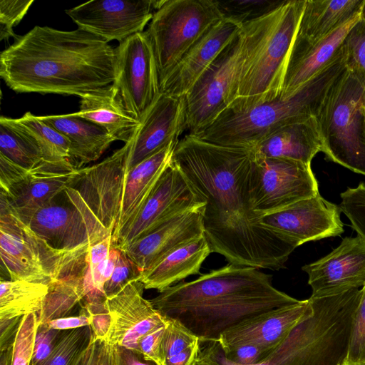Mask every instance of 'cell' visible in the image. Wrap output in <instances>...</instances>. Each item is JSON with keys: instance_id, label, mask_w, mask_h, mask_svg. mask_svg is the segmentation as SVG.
<instances>
[{"instance_id": "cell-1", "label": "cell", "mask_w": 365, "mask_h": 365, "mask_svg": "<svg viewBox=\"0 0 365 365\" xmlns=\"http://www.w3.org/2000/svg\"><path fill=\"white\" fill-rule=\"evenodd\" d=\"M252 149L224 146L187 134L172 163L206 201L204 235L212 252L235 265L279 270L297 246L265 228L252 209Z\"/></svg>"}, {"instance_id": "cell-2", "label": "cell", "mask_w": 365, "mask_h": 365, "mask_svg": "<svg viewBox=\"0 0 365 365\" xmlns=\"http://www.w3.org/2000/svg\"><path fill=\"white\" fill-rule=\"evenodd\" d=\"M0 76L17 93L75 95L113 83L115 51L81 29L34 26L0 54Z\"/></svg>"}, {"instance_id": "cell-3", "label": "cell", "mask_w": 365, "mask_h": 365, "mask_svg": "<svg viewBox=\"0 0 365 365\" xmlns=\"http://www.w3.org/2000/svg\"><path fill=\"white\" fill-rule=\"evenodd\" d=\"M150 302L162 316L180 324L201 343L218 341L234 327L299 300L276 289L272 275L229 263L195 280L174 284Z\"/></svg>"}, {"instance_id": "cell-4", "label": "cell", "mask_w": 365, "mask_h": 365, "mask_svg": "<svg viewBox=\"0 0 365 365\" xmlns=\"http://www.w3.org/2000/svg\"><path fill=\"white\" fill-rule=\"evenodd\" d=\"M305 3L285 0L271 12L242 24L243 61L237 98L229 106H252L282 96Z\"/></svg>"}, {"instance_id": "cell-5", "label": "cell", "mask_w": 365, "mask_h": 365, "mask_svg": "<svg viewBox=\"0 0 365 365\" xmlns=\"http://www.w3.org/2000/svg\"><path fill=\"white\" fill-rule=\"evenodd\" d=\"M346 68V48L327 67L289 96L247 106H228L194 135L218 145L252 149L279 127L316 115L329 91Z\"/></svg>"}, {"instance_id": "cell-6", "label": "cell", "mask_w": 365, "mask_h": 365, "mask_svg": "<svg viewBox=\"0 0 365 365\" xmlns=\"http://www.w3.org/2000/svg\"><path fill=\"white\" fill-rule=\"evenodd\" d=\"M88 252L51 247L19 217L0 192V255L10 279L48 285L61 278L82 276Z\"/></svg>"}, {"instance_id": "cell-7", "label": "cell", "mask_w": 365, "mask_h": 365, "mask_svg": "<svg viewBox=\"0 0 365 365\" xmlns=\"http://www.w3.org/2000/svg\"><path fill=\"white\" fill-rule=\"evenodd\" d=\"M328 160L365 175L364 88L346 65L317 114Z\"/></svg>"}, {"instance_id": "cell-8", "label": "cell", "mask_w": 365, "mask_h": 365, "mask_svg": "<svg viewBox=\"0 0 365 365\" xmlns=\"http://www.w3.org/2000/svg\"><path fill=\"white\" fill-rule=\"evenodd\" d=\"M130 141L103 161L75 169L63 194L80 212L89 230L91 244L112 237L123 198Z\"/></svg>"}, {"instance_id": "cell-9", "label": "cell", "mask_w": 365, "mask_h": 365, "mask_svg": "<svg viewBox=\"0 0 365 365\" xmlns=\"http://www.w3.org/2000/svg\"><path fill=\"white\" fill-rule=\"evenodd\" d=\"M215 0H165L146 33L157 63L160 84L187 52L223 19Z\"/></svg>"}, {"instance_id": "cell-10", "label": "cell", "mask_w": 365, "mask_h": 365, "mask_svg": "<svg viewBox=\"0 0 365 365\" xmlns=\"http://www.w3.org/2000/svg\"><path fill=\"white\" fill-rule=\"evenodd\" d=\"M243 47L241 29L184 96L189 134L203 130L236 99Z\"/></svg>"}, {"instance_id": "cell-11", "label": "cell", "mask_w": 365, "mask_h": 365, "mask_svg": "<svg viewBox=\"0 0 365 365\" xmlns=\"http://www.w3.org/2000/svg\"><path fill=\"white\" fill-rule=\"evenodd\" d=\"M249 192L252 209L259 216L319 192L311 165L284 158H255L254 155Z\"/></svg>"}, {"instance_id": "cell-12", "label": "cell", "mask_w": 365, "mask_h": 365, "mask_svg": "<svg viewBox=\"0 0 365 365\" xmlns=\"http://www.w3.org/2000/svg\"><path fill=\"white\" fill-rule=\"evenodd\" d=\"M205 205V200L171 160L135 214L113 235V247L123 250L173 217Z\"/></svg>"}, {"instance_id": "cell-13", "label": "cell", "mask_w": 365, "mask_h": 365, "mask_svg": "<svg viewBox=\"0 0 365 365\" xmlns=\"http://www.w3.org/2000/svg\"><path fill=\"white\" fill-rule=\"evenodd\" d=\"M115 79L128 112L139 122L160 94L155 56L146 31L135 34L115 48Z\"/></svg>"}, {"instance_id": "cell-14", "label": "cell", "mask_w": 365, "mask_h": 365, "mask_svg": "<svg viewBox=\"0 0 365 365\" xmlns=\"http://www.w3.org/2000/svg\"><path fill=\"white\" fill-rule=\"evenodd\" d=\"M165 0H92L66 11L79 29L109 42L143 32Z\"/></svg>"}, {"instance_id": "cell-15", "label": "cell", "mask_w": 365, "mask_h": 365, "mask_svg": "<svg viewBox=\"0 0 365 365\" xmlns=\"http://www.w3.org/2000/svg\"><path fill=\"white\" fill-rule=\"evenodd\" d=\"M341 212L339 205L329 202L319 192L261 216L260 223L298 247L310 241L341 235L344 231Z\"/></svg>"}, {"instance_id": "cell-16", "label": "cell", "mask_w": 365, "mask_h": 365, "mask_svg": "<svg viewBox=\"0 0 365 365\" xmlns=\"http://www.w3.org/2000/svg\"><path fill=\"white\" fill-rule=\"evenodd\" d=\"M329 340L309 317L303 318L265 360L255 365H330ZM197 365H237L227 360L218 341L200 343Z\"/></svg>"}, {"instance_id": "cell-17", "label": "cell", "mask_w": 365, "mask_h": 365, "mask_svg": "<svg viewBox=\"0 0 365 365\" xmlns=\"http://www.w3.org/2000/svg\"><path fill=\"white\" fill-rule=\"evenodd\" d=\"M186 130L184 96L160 93L148 109L140 125L130 140L125 172L153 155Z\"/></svg>"}, {"instance_id": "cell-18", "label": "cell", "mask_w": 365, "mask_h": 365, "mask_svg": "<svg viewBox=\"0 0 365 365\" xmlns=\"http://www.w3.org/2000/svg\"><path fill=\"white\" fill-rule=\"evenodd\" d=\"M312 296L320 297L359 289L365 284V240L344 237L327 255L305 264Z\"/></svg>"}, {"instance_id": "cell-19", "label": "cell", "mask_w": 365, "mask_h": 365, "mask_svg": "<svg viewBox=\"0 0 365 365\" xmlns=\"http://www.w3.org/2000/svg\"><path fill=\"white\" fill-rule=\"evenodd\" d=\"M143 284L134 279L118 292L106 297L112 324L106 341L139 351L138 342L146 334L163 325L166 319L143 296Z\"/></svg>"}, {"instance_id": "cell-20", "label": "cell", "mask_w": 365, "mask_h": 365, "mask_svg": "<svg viewBox=\"0 0 365 365\" xmlns=\"http://www.w3.org/2000/svg\"><path fill=\"white\" fill-rule=\"evenodd\" d=\"M205 207L173 217L120 250L140 273L148 270L174 250L204 235Z\"/></svg>"}, {"instance_id": "cell-21", "label": "cell", "mask_w": 365, "mask_h": 365, "mask_svg": "<svg viewBox=\"0 0 365 365\" xmlns=\"http://www.w3.org/2000/svg\"><path fill=\"white\" fill-rule=\"evenodd\" d=\"M242 24L223 18L187 52L160 84V93L184 96L222 51L240 34Z\"/></svg>"}, {"instance_id": "cell-22", "label": "cell", "mask_w": 365, "mask_h": 365, "mask_svg": "<svg viewBox=\"0 0 365 365\" xmlns=\"http://www.w3.org/2000/svg\"><path fill=\"white\" fill-rule=\"evenodd\" d=\"M362 11L325 37L312 43L294 41L281 96H289L331 63L343 51L344 41Z\"/></svg>"}, {"instance_id": "cell-23", "label": "cell", "mask_w": 365, "mask_h": 365, "mask_svg": "<svg viewBox=\"0 0 365 365\" xmlns=\"http://www.w3.org/2000/svg\"><path fill=\"white\" fill-rule=\"evenodd\" d=\"M56 197L23 222L51 247L66 252L88 251L91 239L80 212L68 201Z\"/></svg>"}, {"instance_id": "cell-24", "label": "cell", "mask_w": 365, "mask_h": 365, "mask_svg": "<svg viewBox=\"0 0 365 365\" xmlns=\"http://www.w3.org/2000/svg\"><path fill=\"white\" fill-rule=\"evenodd\" d=\"M312 311L309 299L259 315L224 333L218 340L222 349L252 344L274 349L292 329Z\"/></svg>"}, {"instance_id": "cell-25", "label": "cell", "mask_w": 365, "mask_h": 365, "mask_svg": "<svg viewBox=\"0 0 365 365\" xmlns=\"http://www.w3.org/2000/svg\"><path fill=\"white\" fill-rule=\"evenodd\" d=\"M254 157L284 158L311 165L324 150V143L316 115L296 120L274 130L252 148Z\"/></svg>"}, {"instance_id": "cell-26", "label": "cell", "mask_w": 365, "mask_h": 365, "mask_svg": "<svg viewBox=\"0 0 365 365\" xmlns=\"http://www.w3.org/2000/svg\"><path fill=\"white\" fill-rule=\"evenodd\" d=\"M74 170L43 168L31 170L16 183L1 189L0 192L23 221L61 194Z\"/></svg>"}, {"instance_id": "cell-27", "label": "cell", "mask_w": 365, "mask_h": 365, "mask_svg": "<svg viewBox=\"0 0 365 365\" xmlns=\"http://www.w3.org/2000/svg\"><path fill=\"white\" fill-rule=\"evenodd\" d=\"M78 116L104 128L115 140L129 142L140 122L126 109L123 99L113 84L81 97Z\"/></svg>"}, {"instance_id": "cell-28", "label": "cell", "mask_w": 365, "mask_h": 365, "mask_svg": "<svg viewBox=\"0 0 365 365\" xmlns=\"http://www.w3.org/2000/svg\"><path fill=\"white\" fill-rule=\"evenodd\" d=\"M68 140L75 169L98 160L115 140L102 127L76 113L39 116Z\"/></svg>"}, {"instance_id": "cell-29", "label": "cell", "mask_w": 365, "mask_h": 365, "mask_svg": "<svg viewBox=\"0 0 365 365\" xmlns=\"http://www.w3.org/2000/svg\"><path fill=\"white\" fill-rule=\"evenodd\" d=\"M178 142H172L125 172L120 216L113 235L121 229L145 201L161 175L171 163Z\"/></svg>"}, {"instance_id": "cell-30", "label": "cell", "mask_w": 365, "mask_h": 365, "mask_svg": "<svg viewBox=\"0 0 365 365\" xmlns=\"http://www.w3.org/2000/svg\"><path fill=\"white\" fill-rule=\"evenodd\" d=\"M212 253L205 236L174 250L153 267L141 273L145 289L164 291L190 275L200 273L205 259Z\"/></svg>"}, {"instance_id": "cell-31", "label": "cell", "mask_w": 365, "mask_h": 365, "mask_svg": "<svg viewBox=\"0 0 365 365\" xmlns=\"http://www.w3.org/2000/svg\"><path fill=\"white\" fill-rule=\"evenodd\" d=\"M364 4L365 0H306L294 41H319L361 13Z\"/></svg>"}, {"instance_id": "cell-32", "label": "cell", "mask_w": 365, "mask_h": 365, "mask_svg": "<svg viewBox=\"0 0 365 365\" xmlns=\"http://www.w3.org/2000/svg\"><path fill=\"white\" fill-rule=\"evenodd\" d=\"M0 153L14 163L29 170L43 168L66 169L46 161L35 139L16 119L0 118Z\"/></svg>"}, {"instance_id": "cell-33", "label": "cell", "mask_w": 365, "mask_h": 365, "mask_svg": "<svg viewBox=\"0 0 365 365\" xmlns=\"http://www.w3.org/2000/svg\"><path fill=\"white\" fill-rule=\"evenodd\" d=\"M48 286L26 280H4L0 282V319L23 317L38 313Z\"/></svg>"}, {"instance_id": "cell-34", "label": "cell", "mask_w": 365, "mask_h": 365, "mask_svg": "<svg viewBox=\"0 0 365 365\" xmlns=\"http://www.w3.org/2000/svg\"><path fill=\"white\" fill-rule=\"evenodd\" d=\"M48 286V293L36 313L37 324L72 316L74 308L85 297L83 276L61 278Z\"/></svg>"}, {"instance_id": "cell-35", "label": "cell", "mask_w": 365, "mask_h": 365, "mask_svg": "<svg viewBox=\"0 0 365 365\" xmlns=\"http://www.w3.org/2000/svg\"><path fill=\"white\" fill-rule=\"evenodd\" d=\"M16 120L35 139L47 163L75 169L71 162L70 144L64 135L31 112Z\"/></svg>"}, {"instance_id": "cell-36", "label": "cell", "mask_w": 365, "mask_h": 365, "mask_svg": "<svg viewBox=\"0 0 365 365\" xmlns=\"http://www.w3.org/2000/svg\"><path fill=\"white\" fill-rule=\"evenodd\" d=\"M92 337L91 326L63 330L51 354L39 365H77Z\"/></svg>"}, {"instance_id": "cell-37", "label": "cell", "mask_w": 365, "mask_h": 365, "mask_svg": "<svg viewBox=\"0 0 365 365\" xmlns=\"http://www.w3.org/2000/svg\"><path fill=\"white\" fill-rule=\"evenodd\" d=\"M112 247V237L90 245L83 277L85 296L93 293L104 294L105 273Z\"/></svg>"}, {"instance_id": "cell-38", "label": "cell", "mask_w": 365, "mask_h": 365, "mask_svg": "<svg viewBox=\"0 0 365 365\" xmlns=\"http://www.w3.org/2000/svg\"><path fill=\"white\" fill-rule=\"evenodd\" d=\"M283 1V0L216 1L224 18L235 20L242 24L271 12Z\"/></svg>"}, {"instance_id": "cell-39", "label": "cell", "mask_w": 365, "mask_h": 365, "mask_svg": "<svg viewBox=\"0 0 365 365\" xmlns=\"http://www.w3.org/2000/svg\"><path fill=\"white\" fill-rule=\"evenodd\" d=\"M344 45L346 65L360 78L364 88L365 136V21L360 19L348 34Z\"/></svg>"}, {"instance_id": "cell-40", "label": "cell", "mask_w": 365, "mask_h": 365, "mask_svg": "<svg viewBox=\"0 0 365 365\" xmlns=\"http://www.w3.org/2000/svg\"><path fill=\"white\" fill-rule=\"evenodd\" d=\"M37 314L23 316L14 338L12 349L11 365H30L33 356Z\"/></svg>"}, {"instance_id": "cell-41", "label": "cell", "mask_w": 365, "mask_h": 365, "mask_svg": "<svg viewBox=\"0 0 365 365\" xmlns=\"http://www.w3.org/2000/svg\"><path fill=\"white\" fill-rule=\"evenodd\" d=\"M340 197L341 212L348 217L357 235L365 240V183L347 187Z\"/></svg>"}, {"instance_id": "cell-42", "label": "cell", "mask_w": 365, "mask_h": 365, "mask_svg": "<svg viewBox=\"0 0 365 365\" xmlns=\"http://www.w3.org/2000/svg\"><path fill=\"white\" fill-rule=\"evenodd\" d=\"M199 342V339L180 324L166 319L165 328L160 345L161 364L163 365L166 359Z\"/></svg>"}, {"instance_id": "cell-43", "label": "cell", "mask_w": 365, "mask_h": 365, "mask_svg": "<svg viewBox=\"0 0 365 365\" xmlns=\"http://www.w3.org/2000/svg\"><path fill=\"white\" fill-rule=\"evenodd\" d=\"M80 306L86 309L89 316L90 326L94 337L106 340L112 324L106 297L103 294L87 295L83 299Z\"/></svg>"}, {"instance_id": "cell-44", "label": "cell", "mask_w": 365, "mask_h": 365, "mask_svg": "<svg viewBox=\"0 0 365 365\" xmlns=\"http://www.w3.org/2000/svg\"><path fill=\"white\" fill-rule=\"evenodd\" d=\"M353 320L345 365H365V284Z\"/></svg>"}, {"instance_id": "cell-45", "label": "cell", "mask_w": 365, "mask_h": 365, "mask_svg": "<svg viewBox=\"0 0 365 365\" xmlns=\"http://www.w3.org/2000/svg\"><path fill=\"white\" fill-rule=\"evenodd\" d=\"M34 0L0 1V40L9 39L16 36L13 27L17 25L28 12Z\"/></svg>"}, {"instance_id": "cell-46", "label": "cell", "mask_w": 365, "mask_h": 365, "mask_svg": "<svg viewBox=\"0 0 365 365\" xmlns=\"http://www.w3.org/2000/svg\"><path fill=\"white\" fill-rule=\"evenodd\" d=\"M140 274L136 265L120 250L113 274L104 284L105 296L108 297L116 294L130 281L139 279Z\"/></svg>"}, {"instance_id": "cell-47", "label": "cell", "mask_w": 365, "mask_h": 365, "mask_svg": "<svg viewBox=\"0 0 365 365\" xmlns=\"http://www.w3.org/2000/svg\"><path fill=\"white\" fill-rule=\"evenodd\" d=\"M220 349L223 356L227 360L237 365L259 364L264 361L274 350L252 344H241L225 349L220 346Z\"/></svg>"}, {"instance_id": "cell-48", "label": "cell", "mask_w": 365, "mask_h": 365, "mask_svg": "<svg viewBox=\"0 0 365 365\" xmlns=\"http://www.w3.org/2000/svg\"><path fill=\"white\" fill-rule=\"evenodd\" d=\"M63 330L51 328L47 324H37L33 356L30 365H39L51 354Z\"/></svg>"}, {"instance_id": "cell-49", "label": "cell", "mask_w": 365, "mask_h": 365, "mask_svg": "<svg viewBox=\"0 0 365 365\" xmlns=\"http://www.w3.org/2000/svg\"><path fill=\"white\" fill-rule=\"evenodd\" d=\"M77 365H115L113 346L106 340L93 337Z\"/></svg>"}, {"instance_id": "cell-50", "label": "cell", "mask_w": 365, "mask_h": 365, "mask_svg": "<svg viewBox=\"0 0 365 365\" xmlns=\"http://www.w3.org/2000/svg\"><path fill=\"white\" fill-rule=\"evenodd\" d=\"M112 346L115 365H163L140 351L119 344Z\"/></svg>"}, {"instance_id": "cell-51", "label": "cell", "mask_w": 365, "mask_h": 365, "mask_svg": "<svg viewBox=\"0 0 365 365\" xmlns=\"http://www.w3.org/2000/svg\"><path fill=\"white\" fill-rule=\"evenodd\" d=\"M165 324L166 322L146 334L138 342L139 351L160 364V345Z\"/></svg>"}, {"instance_id": "cell-52", "label": "cell", "mask_w": 365, "mask_h": 365, "mask_svg": "<svg viewBox=\"0 0 365 365\" xmlns=\"http://www.w3.org/2000/svg\"><path fill=\"white\" fill-rule=\"evenodd\" d=\"M51 328L67 330L90 326V318L86 309L80 306L78 315L54 319L46 323Z\"/></svg>"}, {"instance_id": "cell-53", "label": "cell", "mask_w": 365, "mask_h": 365, "mask_svg": "<svg viewBox=\"0 0 365 365\" xmlns=\"http://www.w3.org/2000/svg\"><path fill=\"white\" fill-rule=\"evenodd\" d=\"M22 317H23L11 319H0L1 351L13 344Z\"/></svg>"}, {"instance_id": "cell-54", "label": "cell", "mask_w": 365, "mask_h": 365, "mask_svg": "<svg viewBox=\"0 0 365 365\" xmlns=\"http://www.w3.org/2000/svg\"><path fill=\"white\" fill-rule=\"evenodd\" d=\"M200 342L165 360L163 365H197Z\"/></svg>"}, {"instance_id": "cell-55", "label": "cell", "mask_w": 365, "mask_h": 365, "mask_svg": "<svg viewBox=\"0 0 365 365\" xmlns=\"http://www.w3.org/2000/svg\"><path fill=\"white\" fill-rule=\"evenodd\" d=\"M12 349L13 344L4 351H1L0 365H11Z\"/></svg>"}, {"instance_id": "cell-56", "label": "cell", "mask_w": 365, "mask_h": 365, "mask_svg": "<svg viewBox=\"0 0 365 365\" xmlns=\"http://www.w3.org/2000/svg\"><path fill=\"white\" fill-rule=\"evenodd\" d=\"M361 19L365 21V4L364 6L362 14H361Z\"/></svg>"}]
</instances>
